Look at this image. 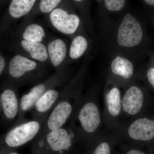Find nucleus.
<instances>
[{"label":"nucleus","instance_id":"f257e3e1","mask_svg":"<svg viewBox=\"0 0 154 154\" xmlns=\"http://www.w3.org/2000/svg\"><path fill=\"white\" fill-rule=\"evenodd\" d=\"M83 140L70 125L45 133L35 140L31 154H82Z\"/></svg>","mask_w":154,"mask_h":154},{"label":"nucleus","instance_id":"f03ea898","mask_svg":"<svg viewBox=\"0 0 154 154\" xmlns=\"http://www.w3.org/2000/svg\"><path fill=\"white\" fill-rule=\"evenodd\" d=\"M101 113L95 100L87 99L80 101L68 124L82 139L84 143L91 140L101 123Z\"/></svg>","mask_w":154,"mask_h":154},{"label":"nucleus","instance_id":"7ed1b4c3","mask_svg":"<svg viewBox=\"0 0 154 154\" xmlns=\"http://www.w3.org/2000/svg\"><path fill=\"white\" fill-rule=\"evenodd\" d=\"M47 118L26 120L14 125L1 138L0 152L16 151L36 140L42 131Z\"/></svg>","mask_w":154,"mask_h":154},{"label":"nucleus","instance_id":"20e7f679","mask_svg":"<svg viewBox=\"0 0 154 154\" xmlns=\"http://www.w3.org/2000/svg\"><path fill=\"white\" fill-rule=\"evenodd\" d=\"M143 36L140 22L130 13H127L121 21L116 33V41L119 45L125 48L137 46Z\"/></svg>","mask_w":154,"mask_h":154},{"label":"nucleus","instance_id":"39448f33","mask_svg":"<svg viewBox=\"0 0 154 154\" xmlns=\"http://www.w3.org/2000/svg\"><path fill=\"white\" fill-rule=\"evenodd\" d=\"M63 81L61 77L57 76L50 79L46 82L33 87L28 94L23 95L20 99V110L17 121L14 125L19 124L26 121L25 115L33 108L36 101L51 88L60 84Z\"/></svg>","mask_w":154,"mask_h":154},{"label":"nucleus","instance_id":"423d86ee","mask_svg":"<svg viewBox=\"0 0 154 154\" xmlns=\"http://www.w3.org/2000/svg\"><path fill=\"white\" fill-rule=\"evenodd\" d=\"M2 122L11 123L18 118L20 110V101L16 91L11 88H5L0 96Z\"/></svg>","mask_w":154,"mask_h":154},{"label":"nucleus","instance_id":"0eeeda50","mask_svg":"<svg viewBox=\"0 0 154 154\" xmlns=\"http://www.w3.org/2000/svg\"><path fill=\"white\" fill-rule=\"evenodd\" d=\"M52 25L61 33L71 34L75 33L79 25V17L74 14H69L60 8L54 9L50 15Z\"/></svg>","mask_w":154,"mask_h":154},{"label":"nucleus","instance_id":"6e6552de","mask_svg":"<svg viewBox=\"0 0 154 154\" xmlns=\"http://www.w3.org/2000/svg\"><path fill=\"white\" fill-rule=\"evenodd\" d=\"M61 94L54 88L46 91L36 101L32 108L33 119L47 118L60 98Z\"/></svg>","mask_w":154,"mask_h":154},{"label":"nucleus","instance_id":"1a4fd4ad","mask_svg":"<svg viewBox=\"0 0 154 154\" xmlns=\"http://www.w3.org/2000/svg\"><path fill=\"white\" fill-rule=\"evenodd\" d=\"M130 138L138 141H148L154 138V122L147 118H140L133 122L128 129Z\"/></svg>","mask_w":154,"mask_h":154},{"label":"nucleus","instance_id":"9d476101","mask_svg":"<svg viewBox=\"0 0 154 154\" xmlns=\"http://www.w3.org/2000/svg\"><path fill=\"white\" fill-rule=\"evenodd\" d=\"M144 95L140 88L137 86L129 87L122 99V110L130 115H136L143 106Z\"/></svg>","mask_w":154,"mask_h":154},{"label":"nucleus","instance_id":"9b49d317","mask_svg":"<svg viewBox=\"0 0 154 154\" xmlns=\"http://www.w3.org/2000/svg\"><path fill=\"white\" fill-rule=\"evenodd\" d=\"M36 67L35 62L20 55L15 56L9 63V73L16 80L22 79L26 73L32 71Z\"/></svg>","mask_w":154,"mask_h":154},{"label":"nucleus","instance_id":"f8f14e48","mask_svg":"<svg viewBox=\"0 0 154 154\" xmlns=\"http://www.w3.org/2000/svg\"><path fill=\"white\" fill-rule=\"evenodd\" d=\"M110 69L113 74L121 77L125 79H128L134 73V67L129 60L121 56H117L110 64Z\"/></svg>","mask_w":154,"mask_h":154},{"label":"nucleus","instance_id":"ddd939ff","mask_svg":"<svg viewBox=\"0 0 154 154\" xmlns=\"http://www.w3.org/2000/svg\"><path fill=\"white\" fill-rule=\"evenodd\" d=\"M48 50L51 63L54 66H59L66 56L67 48L65 42L61 39L53 40L48 44Z\"/></svg>","mask_w":154,"mask_h":154},{"label":"nucleus","instance_id":"4468645a","mask_svg":"<svg viewBox=\"0 0 154 154\" xmlns=\"http://www.w3.org/2000/svg\"><path fill=\"white\" fill-rule=\"evenodd\" d=\"M121 93L117 87H113L106 96V102L108 113L113 117L118 116L122 108Z\"/></svg>","mask_w":154,"mask_h":154},{"label":"nucleus","instance_id":"2eb2a0df","mask_svg":"<svg viewBox=\"0 0 154 154\" xmlns=\"http://www.w3.org/2000/svg\"><path fill=\"white\" fill-rule=\"evenodd\" d=\"M21 44L23 48L29 53L30 56L34 59L41 62L47 60L48 54L46 47L42 43L23 40Z\"/></svg>","mask_w":154,"mask_h":154},{"label":"nucleus","instance_id":"dca6fc26","mask_svg":"<svg viewBox=\"0 0 154 154\" xmlns=\"http://www.w3.org/2000/svg\"><path fill=\"white\" fill-rule=\"evenodd\" d=\"M35 2V0H13L9 6V13L14 18L23 17L30 12Z\"/></svg>","mask_w":154,"mask_h":154},{"label":"nucleus","instance_id":"f3484780","mask_svg":"<svg viewBox=\"0 0 154 154\" xmlns=\"http://www.w3.org/2000/svg\"><path fill=\"white\" fill-rule=\"evenodd\" d=\"M82 154H112V149L107 142L98 141L93 139L84 143Z\"/></svg>","mask_w":154,"mask_h":154},{"label":"nucleus","instance_id":"a211bd4d","mask_svg":"<svg viewBox=\"0 0 154 154\" xmlns=\"http://www.w3.org/2000/svg\"><path fill=\"white\" fill-rule=\"evenodd\" d=\"M88 47V42L85 37L77 36L73 39L69 49V56L72 59H77L85 52Z\"/></svg>","mask_w":154,"mask_h":154},{"label":"nucleus","instance_id":"6ab92c4d","mask_svg":"<svg viewBox=\"0 0 154 154\" xmlns=\"http://www.w3.org/2000/svg\"><path fill=\"white\" fill-rule=\"evenodd\" d=\"M45 36L44 29L40 25L32 24L25 28L22 34L24 40L33 42H40Z\"/></svg>","mask_w":154,"mask_h":154},{"label":"nucleus","instance_id":"aec40b11","mask_svg":"<svg viewBox=\"0 0 154 154\" xmlns=\"http://www.w3.org/2000/svg\"><path fill=\"white\" fill-rule=\"evenodd\" d=\"M61 2L60 0H42L39 3V10L44 14L51 13Z\"/></svg>","mask_w":154,"mask_h":154},{"label":"nucleus","instance_id":"412c9836","mask_svg":"<svg viewBox=\"0 0 154 154\" xmlns=\"http://www.w3.org/2000/svg\"><path fill=\"white\" fill-rule=\"evenodd\" d=\"M104 3L105 8L108 11L116 12L120 11L124 8L126 1L124 0H105Z\"/></svg>","mask_w":154,"mask_h":154},{"label":"nucleus","instance_id":"4be33fe9","mask_svg":"<svg viewBox=\"0 0 154 154\" xmlns=\"http://www.w3.org/2000/svg\"><path fill=\"white\" fill-rule=\"evenodd\" d=\"M147 78L149 84L154 88V68L151 67L147 71Z\"/></svg>","mask_w":154,"mask_h":154},{"label":"nucleus","instance_id":"5701e85b","mask_svg":"<svg viewBox=\"0 0 154 154\" xmlns=\"http://www.w3.org/2000/svg\"><path fill=\"white\" fill-rule=\"evenodd\" d=\"M125 154H146V153L140 149L132 148L128 150Z\"/></svg>","mask_w":154,"mask_h":154},{"label":"nucleus","instance_id":"b1692460","mask_svg":"<svg viewBox=\"0 0 154 154\" xmlns=\"http://www.w3.org/2000/svg\"><path fill=\"white\" fill-rule=\"evenodd\" d=\"M5 59L2 56H0V74L1 75H2V73L5 68Z\"/></svg>","mask_w":154,"mask_h":154},{"label":"nucleus","instance_id":"393cba45","mask_svg":"<svg viewBox=\"0 0 154 154\" xmlns=\"http://www.w3.org/2000/svg\"><path fill=\"white\" fill-rule=\"evenodd\" d=\"M0 154H20L16 151H10L0 152Z\"/></svg>","mask_w":154,"mask_h":154},{"label":"nucleus","instance_id":"a878e982","mask_svg":"<svg viewBox=\"0 0 154 154\" xmlns=\"http://www.w3.org/2000/svg\"><path fill=\"white\" fill-rule=\"evenodd\" d=\"M143 2L148 5H154V0H145Z\"/></svg>","mask_w":154,"mask_h":154}]
</instances>
